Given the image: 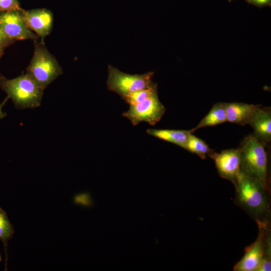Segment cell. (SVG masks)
Listing matches in <instances>:
<instances>
[{"label": "cell", "mask_w": 271, "mask_h": 271, "mask_svg": "<svg viewBox=\"0 0 271 271\" xmlns=\"http://www.w3.org/2000/svg\"><path fill=\"white\" fill-rule=\"evenodd\" d=\"M148 134L177 145L185 149L189 134V130L175 129H148Z\"/></svg>", "instance_id": "cell-13"}, {"label": "cell", "mask_w": 271, "mask_h": 271, "mask_svg": "<svg viewBox=\"0 0 271 271\" xmlns=\"http://www.w3.org/2000/svg\"><path fill=\"white\" fill-rule=\"evenodd\" d=\"M227 121L241 125L248 124L257 105L244 103H225Z\"/></svg>", "instance_id": "cell-12"}, {"label": "cell", "mask_w": 271, "mask_h": 271, "mask_svg": "<svg viewBox=\"0 0 271 271\" xmlns=\"http://www.w3.org/2000/svg\"><path fill=\"white\" fill-rule=\"evenodd\" d=\"M258 233L253 243L246 247L244 255L233 267L234 271H257L261 262L271 263L269 221L256 223Z\"/></svg>", "instance_id": "cell-5"}, {"label": "cell", "mask_w": 271, "mask_h": 271, "mask_svg": "<svg viewBox=\"0 0 271 271\" xmlns=\"http://www.w3.org/2000/svg\"><path fill=\"white\" fill-rule=\"evenodd\" d=\"M265 146L253 134L245 138L239 148L241 158V170L269 190Z\"/></svg>", "instance_id": "cell-2"}, {"label": "cell", "mask_w": 271, "mask_h": 271, "mask_svg": "<svg viewBox=\"0 0 271 271\" xmlns=\"http://www.w3.org/2000/svg\"><path fill=\"white\" fill-rule=\"evenodd\" d=\"M249 2L258 6H263L268 4L270 0H247Z\"/></svg>", "instance_id": "cell-20"}, {"label": "cell", "mask_w": 271, "mask_h": 271, "mask_svg": "<svg viewBox=\"0 0 271 271\" xmlns=\"http://www.w3.org/2000/svg\"><path fill=\"white\" fill-rule=\"evenodd\" d=\"M227 121L225 103L215 104L208 114L194 128L189 130L192 133L196 130L206 126H214Z\"/></svg>", "instance_id": "cell-14"}, {"label": "cell", "mask_w": 271, "mask_h": 271, "mask_svg": "<svg viewBox=\"0 0 271 271\" xmlns=\"http://www.w3.org/2000/svg\"><path fill=\"white\" fill-rule=\"evenodd\" d=\"M153 72L142 74H129L116 68L108 66L107 87L122 97L132 92L149 88L155 83L152 81Z\"/></svg>", "instance_id": "cell-6"}, {"label": "cell", "mask_w": 271, "mask_h": 271, "mask_svg": "<svg viewBox=\"0 0 271 271\" xmlns=\"http://www.w3.org/2000/svg\"><path fill=\"white\" fill-rule=\"evenodd\" d=\"M252 127L253 135L261 143L266 145L271 140V111L269 107H259L249 124Z\"/></svg>", "instance_id": "cell-11"}, {"label": "cell", "mask_w": 271, "mask_h": 271, "mask_svg": "<svg viewBox=\"0 0 271 271\" xmlns=\"http://www.w3.org/2000/svg\"><path fill=\"white\" fill-rule=\"evenodd\" d=\"M4 50H5V49L2 48H0V59H1L2 55H3ZM1 75H2L0 73V76H1Z\"/></svg>", "instance_id": "cell-22"}, {"label": "cell", "mask_w": 271, "mask_h": 271, "mask_svg": "<svg viewBox=\"0 0 271 271\" xmlns=\"http://www.w3.org/2000/svg\"><path fill=\"white\" fill-rule=\"evenodd\" d=\"M0 87L12 100L16 107L21 109L39 106L44 90L27 73L12 79L2 75Z\"/></svg>", "instance_id": "cell-3"}, {"label": "cell", "mask_w": 271, "mask_h": 271, "mask_svg": "<svg viewBox=\"0 0 271 271\" xmlns=\"http://www.w3.org/2000/svg\"><path fill=\"white\" fill-rule=\"evenodd\" d=\"M234 185L236 190L235 201L236 204L243 209L256 223L269 221V190L241 170Z\"/></svg>", "instance_id": "cell-1"}, {"label": "cell", "mask_w": 271, "mask_h": 271, "mask_svg": "<svg viewBox=\"0 0 271 271\" xmlns=\"http://www.w3.org/2000/svg\"><path fill=\"white\" fill-rule=\"evenodd\" d=\"M165 111L157 93L140 103L129 105V109L122 115L128 118L133 125L143 121L154 125L161 120Z\"/></svg>", "instance_id": "cell-7"}, {"label": "cell", "mask_w": 271, "mask_h": 271, "mask_svg": "<svg viewBox=\"0 0 271 271\" xmlns=\"http://www.w3.org/2000/svg\"><path fill=\"white\" fill-rule=\"evenodd\" d=\"M25 21L28 28L44 41L52 31L53 15L46 9H37L29 11L22 10Z\"/></svg>", "instance_id": "cell-10"}, {"label": "cell", "mask_w": 271, "mask_h": 271, "mask_svg": "<svg viewBox=\"0 0 271 271\" xmlns=\"http://www.w3.org/2000/svg\"><path fill=\"white\" fill-rule=\"evenodd\" d=\"M34 52L27 72L45 89L60 75L63 70L55 57L48 51L44 41H34Z\"/></svg>", "instance_id": "cell-4"}, {"label": "cell", "mask_w": 271, "mask_h": 271, "mask_svg": "<svg viewBox=\"0 0 271 271\" xmlns=\"http://www.w3.org/2000/svg\"><path fill=\"white\" fill-rule=\"evenodd\" d=\"M185 149L196 154L202 159H205L207 156H209L213 152L204 141L192 133L189 134Z\"/></svg>", "instance_id": "cell-15"}, {"label": "cell", "mask_w": 271, "mask_h": 271, "mask_svg": "<svg viewBox=\"0 0 271 271\" xmlns=\"http://www.w3.org/2000/svg\"><path fill=\"white\" fill-rule=\"evenodd\" d=\"M0 25L5 35L11 40H38L39 37L27 26L22 11L0 13Z\"/></svg>", "instance_id": "cell-8"}, {"label": "cell", "mask_w": 271, "mask_h": 271, "mask_svg": "<svg viewBox=\"0 0 271 271\" xmlns=\"http://www.w3.org/2000/svg\"><path fill=\"white\" fill-rule=\"evenodd\" d=\"M14 42L5 35L0 25V48L5 49Z\"/></svg>", "instance_id": "cell-19"}, {"label": "cell", "mask_w": 271, "mask_h": 271, "mask_svg": "<svg viewBox=\"0 0 271 271\" xmlns=\"http://www.w3.org/2000/svg\"><path fill=\"white\" fill-rule=\"evenodd\" d=\"M209 156L214 160L219 176L234 184L241 170V158L239 148L225 150L220 153L213 152Z\"/></svg>", "instance_id": "cell-9"}, {"label": "cell", "mask_w": 271, "mask_h": 271, "mask_svg": "<svg viewBox=\"0 0 271 271\" xmlns=\"http://www.w3.org/2000/svg\"><path fill=\"white\" fill-rule=\"evenodd\" d=\"M23 10L18 0H0V13Z\"/></svg>", "instance_id": "cell-18"}, {"label": "cell", "mask_w": 271, "mask_h": 271, "mask_svg": "<svg viewBox=\"0 0 271 271\" xmlns=\"http://www.w3.org/2000/svg\"><path fill=\"white\" fill-rule=\"evenodd\" d=\"M1 260H2V256L0 253V261H1Z\"/></svg>", "instance_id": "cell-23"}, {"label": "cell", "mask_w": 271, "mask_h": 271, "mask_svg": "<svg viewBox=\"0 0 271 271\" xmlns=\"http://www.w3.org/2000/svg\"><path fill=\"white\" fill-rule=\"evenodd\" d=\"M15 230L6 212L0 207V240L3 242L6 254V266L7 265L8 241L13 237Z\"/></svg>", "instance_id": "cell-16"}, {"label": "cell", "mask_w": 271, "mask_h": 271, "mask_svg": "<svg viewBox=\"0 0 271 271\" xmlns=\"http://www.w3.org/2000/svg\"><path fill=\"white\" fill-rule=\"evenodd\" d=\"M8 99H9V97L7 96V97L5 99V100L3 101V102L0 104V119L3 118L7 115V113L6 112H3L2 110V109H3V106L5 105V104L8 101Z\"/></svg>", "instance_id": "cell-21"}, {"label": "cell", "mask_w": 271, "mask_h": 271, "mask_svg": "<svg viewBox=\"0 0 271 271\" xmlns=\"http://www.w3.org/2000/svg\"><path fill=\"white\" fill-rule=\"evenodd\" d=\"M158 93L157 84L143 89L138 90L129 93L121 97V98L129 105L140 103L146 99Z\"/></svg>", "instance_id": "cell-17"}]
</instances>
